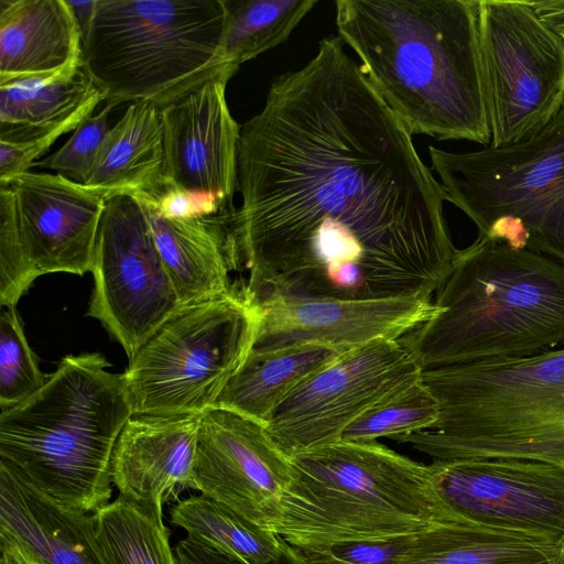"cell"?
Listing matches in <instances>:
<instances>
[{"label":"cell","mask_w":564,"mask_h":564,"mask_svg":"<svg viewBox=\"0 0 564 564\" xmlns=\"http://www.w3.org/2000/svg\"><path fill=\"white\" fill-rule=\"evenodd\" d=\"M237 178L228 226L257 305L432 296L451 273L443 188L338 35L273 78L240 127Z\"/></svg>","instance_id":"6da1fadb"},{"label":"cell","mask_w":564,"mask_h":564,"mask_svg":"<svg viewBox=\"0 0 564 564\" xmlns=\"http://www.w3.org/2000/svg\"><path fill=\"white\" fill-rule=\"evenodd\" d=\"M480 0H337L338 37L411 135L491 141Z\"/></svg>","instance_id":"7a4b0ae2"},{"label":"cell","mask_w":564,"mask_h":564,"mask_svg":"<svg viewBox=\"0 0 564 564\" xmlns=\"http://www.w3.org/2000/svg\"><path fill=\"white\" fill-rule=\"evenodd\" d=\"M435 313L402 344L423 369L564 348V264L478 237L458 249Z\"/></svg>","instance_id":"3957f363"},{"label":"cell","mask_w":564,"mask_h":564,"mask_svg":"<svg viewBox=\"0 0 564 564\" xmlns=\"http://www.w3.org/2000/svg\"><path fill=\"white\" fill-rule=\"evenodd\" d=\"M109 366L99 352L67 355L35 393L0 413V463L69 512L110 502L115 445L133 413Z\"/></svg>","instance_id":"277c9868"},{"label":"cell","mask_w":564,"mask_h":564,"mask_svg":"<svg viewBox=\"0 0 564 564\" xmlns=\"http://www.w3.org/2000/svg\"><path fill=\"white\" fill-rule=\"evenodd\" d=\"M290 459L293 477L272 531L302 551L464 522L440 498L431 464L377 441L340 440Z\"/></svg>","instance_id":"5b68a950"},{"label":"cell","mask_w":564,"mask_h":564,"mask_svg":"<svg viewBox=\"0 0 564 564\" xmlns=\"http://www.w3.org/2000/svg\"><path fill=\"white\" fill-rule=\"evenodd\" d=\"M225 17L224 0H95L82 69L106 105L162 109L237 73L221 52Z\"/></svg>","instance_id":"8992f818"},{"label":"cell","mask_w":564,"mask_h":564,"mask_svg":"<svg viewBox=\"0 0 564 564\" xmlns=\"http://www.w3.org/2000/svg\"><path fill=\"white\" fill-rule=\"evenodd\" d=\"M429 153L445 200L478 237L564 264V108L525 141L465 153L430 145Z\"/></svg>","instance_id":"52a82bcc"},{"label":"cell","mask_w":564,"mask_h":564,"mask_svg":"<svg viewBox=\"0 0 564 564\" xmlns=\"http://www.w3.org/2000/svg\"><path fill=\"white\" fill-rule=\"evenodd\" d=\"M259 319L242 284L181 304L120 375L132 413L203 414L216 406L253 346Z\"/></svg>","instance_id":"ba28073f"},{"label":"cell","mask_w":564,"mask_h":564,"mask_svg":"<svg viewBox=\"0 0 564 564\" xmlns=\"http://www.w3.org/2000/svg\"><path fill=\"white\" fill-rule=\"evenodd\" d=\"M479 47L490 145L530 139L564 108V37L530 1L480 0Z\"/></svg>","instance_id":"9c48e42d"},{"label":"cell","mask_w":564,"mask_h":564,"mask_svg":"<svg viewBox=\"0 0 564 564\" xmlns=\"http://www.w3.org/2000/svg\"><path fill=\"white\" fill-rule=\"evenodd\" d=\"M90 272L87 315L101 323L129 359L181 305L147 213L132 195L106 198Z\"/></svg>","instance_id":"30bf717a"},{"label":"cell","mask_w":564,"mask_h":564,"mask_svg":"<svg viewBox=\"0 0 564 564\" xmlns=\"http://www.w3.org/2000/svg\"><path fill=\"white\" fill-rule=\"evenodd\" d=\"M401 340L382 339L341 354L275 409L267 430L288 456L336 443L360 415L421 379Z\"/></svg>","instance_id":"8fae6325"},{"label":"cell","mask_w":564,"mask_h":564,"mask_svg":"<svg viewBox=\"0 0 564 564\" xmlns=\"http://www.w3.org/2000/svg\"><path fill=\"white\" fill-rule=\"evenodd\" d=\"M435 489L459 520L542 542L564 540V469L516 458L431 463Z\"/></svg>","instance_id":"7c38bea8"},{"label":"cell","mask_w":564,"mask_h":564,"mask_svg":"<svg viewBox=\"0 0 564 564\" xmlns=\"http://www.w3.org/2000/svg\"><path fill=\"white\" fill-rule=\"evenodd\" d=\"M194 477L203 496L272 530L293 471L264 424L214 406L200 417Z\"/></svg>","instance_id":"4fadbf2b"},{"label":"cell","mask_w":564,"mask_h":564,"mask_svg":"<svg viewBox=\"0 0 564 564\" xmlns=\"http://www.w3.org/2000/svg\"><path fill=\"white\" fill-rule=\"evenodd\" d=\"M256 351L318 344L346 352L382 339L400 340L432 317V296L343 300L271 295L260 303Z\"/></svg>","instance_id":"5bb4252c"},{"label":"cell","mask_w":564,"mask_h":564,"mask_svg":"<svg viewBox=\"0 0 564 564\" xmlns=\"http://www.w3.org/2000/svg\"><path fill=\"white\" fill-rule=\"evenodd\" d=\"M440 406L430 429L500 420L564 403V348L525 358L423 369Z\"/></svg>","instance_id":"9a60e30c"},{"label":"cell","mask_w":564,"mask_h":564,"mask_svg":"<svg viewBox=\"0 0 564 564\" xmlns=\"http://www.w3.org/2000/svg\"><path fill=\"white\" fill-rule=\"evenodd\" d=\"M227 83L208 80L160 109L164 143L162 181L214 195L234 206L241 126L228 108Z\"/></svg>","instance_id":"2e32d148"},{"label":"cell","mask_w":564,"mask_h":564,"mask_svg":"<svg viewBox=\"0 0 564 564\" xmlns=\"http://www.w3.org/2000/svg\"><path fill=\"white\" fill-rule=\"evenodd\" d=\"M8 186L25 252L39 275L90 271L106 198L45 172L22 173Z\"/></svg>","instance_id":"e0dca14e"},{"label":"cell","mask_w":564,"mask_h":564,"mask_svg":"<svg viewBox=\"0 0 564 564\" xmlns=\"http://www.w3.org/2000/svg\"><path fill=\"white\" fill-rule=\"evenodd\" d=\"M202 414H132L111 458L120 495L162 512L182 491L195 489L194 466Z\"/></svg>","instance_id":"ac0fdd59"},{"label":"cell","mask_w":564,"mask_h":564,"mask_svg":"<svg viewBox=\"0 0 564 564\" xmlns=\"http://www.w3.org/2000/svg\"><path fill=\"white\" fill-rule=\"evenodd\" d=\"M433 460L516 458L564 469V403L512 417L395 436Z\"/></svg>","instance_id":"d6986e66"},{"label":"cell","mask_w":564,"mask_h":564,"mask_svg":"<svg viewBox=\"0 0 564 564\" xmlns=\"http://www.w3.org/2000/svg\"><path fill=\"white\" fill-rule=\"evenodd\" d=\"M88 519L48 501L0 463V543L14 547L28 564H102Z\"/></svg>","instance_id":"ffe728a7"},{"label":"cell","mask_w":564,"mask_h":564,"mask_svg":"<svg viewBox=\"0 0 564 564\" xmlns=\"http://www.w3.org/2000/svg\"><path fill=\"white\" fill-rule=\"evenodd\" d=\"M83 33L66 0H0V83L82 67Z\"/></svg>","instance_id":"44dd1931"},{"label":"cell","mask_w":564,"mask_h":564,"mask_svg":"<svg viewBox=\"0 0 564 564\" xmlns=\"http://www.w3.org/2000/svg\"><path fill=\"white\" fill-rule=\"evenodd\" d=\"M143 208L181 304L223 295L234 288L230 273L238 270V262L228 226L232 210L171 219Z\"/></svg>","instance_id":"7402d4cb"},{"label":"cell","mask_w":564,"mask_h":564,"mask_svg":"<svg viewBox=\"0 0 564 564\" xmlns=\"http://www.w3.org/2000/svg\"><path fill=\"white\" fill-rule=\"evenodd\" d=\"M102 100L82 67L0 83V141L22 143L75 130Z\"/></svg>","instance_id":"603a6c76"},{"label":"cell","mask_w":564,"mask_h":564,"mask_svg":"<svg viewBox=\"0 0 564 564\" xmlns=\"http://www.w3.org/2000/svg\"><path fill=\"white\" fill-rule=\"evenodd\" d=\"M160 108L133 102L108 131L84 186L105 198L154 191L163 177Z\"/></svg>","instance_id":"cb8c5ba5"},{"label":"cell","mask_w":564,"mask_h":564,"mask_svg":"<svg viewBox=\"0 0 564 564\" xmlns=\"http://www.w3.org/2000/svg\"><path fill=\"white\" fill-rule=\"evenodd\" d=\"M341 354L318 344L270 351H256L251 348L243 364L227 382L216 406L237 412L267 426L284 399Z\"/></svg>","instance_id":"d4e9b609"},{"label":"cell","mask_w":564,"mask_h":564,"mask_svg":"<svg viewBox=\"0 0 564 564\" xmlns=\"http://www.w3.org/2000/svg\"><path fill=\"white\" fill-rule=\"evenodd\" d=\"M563 543L449 522L417 534L397 564H552Z\"/></svg>","instance_id":"484cf974"},{"label":"cell","mask_w":564,"mask_h":564,"mask_svg":"<svg viewBox=\"0 0 564 564\" xmlns=\"http://www.w3.org/2000/svg\"><path fill=\"white\" fill-rule=\"evenodd\" d=\"M89 538L102 564H177L162 512L119 495L89 514Z\"/></svg>","instance_id":"4316f807"},{"label":"cell","mask_w":564,"mask_h":564,"mask_svg":"<svg viewBox=\"0 0 564 564\" xmlns=\"http://www.w3.org/2000/svg\"><path fill=\"white\" fill-rule=\"evenodd\" d=\"M171 521L185 530L191 541L245 564L273 561L285 542L272 530L203 495L177 501Z\"/></svg>","instance_id":"83f0119b"},{"label":"cell","mask_w":564,"mask_h":564,"mask_svg":"<svg viewBox=\"0 0 564 564\" xmlns=\"http://www.w3.org/2000/svg\"><path fill=\"white\" fill-rule=\"evenodd\" d=\"M317 0H224L221 52L238 72L241 64L285 42Z\"/></svg>","instance_id":"f1b7e54d"},{"label":"cell","mask_w":564,"mask_h":564,"mask_svg":"<svg viewBox=\"0 0 564 564\" xmlns=\"http://www.w3.org/2000/svg\"><path fill=\"white\" fill-rule=\"evenodd\" d=\"M438 416V402L420 379L356 419L341 440L371 442L408 435L432 427Z\"/></svg>","instance_id":"f546056e"},{"label":"cell","mask_w":564,"mask_h":564,"mask_svg":"<svg viewBox=\"0 0 564 564\" xmlns=\"http://www.w3.org/2000/svg\"><path fill=\"white\" fill-rule=\"evenodd\" d=\"M46 377L39 368L15 306L0 313V406L11 408L35 393Z\"/></svg>","instance_id":"4dcf8cb0"},{"label":"cell","mask_w":564,"mask_h":564,"mask_svg":"<svg viewBox=\"0 0 564 564\" xmlns=\"http://www.w3.org/2000/svg\"><path fill=\"white\" fill-rule=\"evenodd\" d=\"M39 273L31 263L21 238L13 191L0 186V304L17 306Z\"/></svg>","instance_id":"1f68e13d"},{"label":"cell","mask_w":564,"mask_h":564,"mask_svg":"<svg viewBox=\"0 0 564 564\" xmlns=\"http://www.w3.org/2000/svg\"><path fill=\"white\" fill-rule=\"evenodd\" d=\"M112 108V106L106 105L96 116L87 117L62 148L50 156L35 162L33 166L55 171L57 174L84 185L110 130L108 117Z\"/></svg>","instance_id":"d6a6232c"},{"label":"cell","mask_w":564,"mask_h":564,"mask_svg":"<svg viewBox=\"0 0 564 564\" xmlns=\"http://www.w3.org/2000/svg\"><path fill=\"white\" fill-rule=\"evenodd\" d=\"M132 196L156 215L171 219L212 216L236 208L214 195L184 189L163 181L154 191Z\"/></svg>","instance_id":"836d02e7"},{"label":"cell","mask_w":564,"mask_h":564,"mask_svg":"<svg viewBox=\"0 0 564 564\" xmlns=\"http://www.w3.org/2000/svg\"><path fill=\"white\" fill-rule=\"evenodd\" d=\"M416 535L391 540L344 542L303 552L308 564H397L411 549Z\"/></svg>","instance_id":"e575fe53"},{"label":"cell","mask_w":564,"mask_h":564,"mask_svg":"<svg viewBox=\"0 0 564 564\" xmlns=\"http://www.w3.org/2000/svg\"><path fill=\"white\" fill-rule=\"evenodd\" d=\"M177 564H245L225 556L207 546L184 539L174 550ZM267 564H308L302 550L289 544H283L280 555Z\"/></svg>","instance_id":"d590c367"},{"label":"cell","mask_w":564,"mask_h":564,"mask_svg":"<svg viewBox=\"0 0 564 564\" xmlns=\"http://www.w3.org/2000/svg\"><path fill=\"white\" fill-rule=\"evenodd\" d=\"M536 14L564 37V0L530 1Z\"/></svg>","instance_id":"8d00e7d4"},{"label":"cell","mask_w":564,"mask_h":564,"mask_svg":"<svg viewBox=\"0 0 564 564\" xmlns=\"http://www.w3.org/2000/svg\"><path fill=\"white\" fill-rule=\"evenodd\" d=\"M1 561L0 564H26L22 555L11 545L0 543Z\"/></svg>","instance_id":"74e56055"},{"label":"cell","mask_w":564,"mask_h":564,"mask_svg":"<svg viewBox=\"0 0 564 564\" xmlns=\"http://www.w3.org/2000/svg\"><path fill=\"white\" fill-rule=\"evenodd\" d=\"M552 564H564V544L562 546V550L560 552V554L557 555V557L553 561Z\"/></svg>","instance_id":"f35d334b"},{"label":"cell","mask_w":564,"mask_h":564,"mask_svg":"<svg viewBox=\"0 0 564 564\" xmlns=\"http://www.w3.org/2000/svg\"><path fill=\"white\" fill-rule=\"evenodd\" d=\"M25 561V560H24ZM28 564V563H26Z\"/></svg>","instance_id":"ab89813d"}]
</instances>
